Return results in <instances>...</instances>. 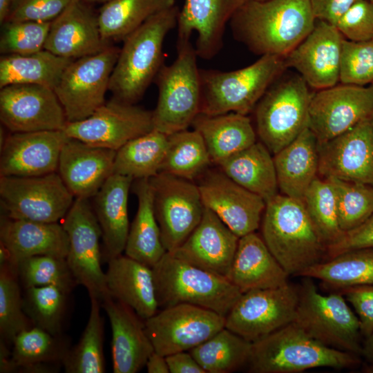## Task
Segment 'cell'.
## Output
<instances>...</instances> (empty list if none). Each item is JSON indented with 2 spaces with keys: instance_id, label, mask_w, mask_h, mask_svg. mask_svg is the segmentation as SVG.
<instances>
[{
  "instance_id": "25",
  "label": "cell",
  "mask_w": 373,
  "mask_h": 373,
  "mask_svg": "<svg viewBox=\"0 0 373 373\" xmlns=\"http://www.w3.org/2000/svg\"><path fill=\"white\" fill-rule=\"evenodd\" d=\"M109 45L102 37L97 14L89 3L75 0L51 21L44 49L76 59L96 54Z\"/></svg>"
},
{
  "instance_id": "26",
  "label": "cell",
  "mask_w": 373,
  "mask_h": 373,
  "mask_svg": "<svg viewBox=\"0 0 373 373\" xmlns=\"http://www.w3.org/2000/svg\"><path fill=\"white\" fill-rule=\"evenodd\" d=\"M115 154L69 137L61 151L57 172L75 198L90 199L113 174Z\"/></svg>"
},
{
  "instance_id": "27",
  "label": "cell",
  "mask_w": 373,
  "mask_h": 373,
  "mask_svg": "<svg viewBox=\"0 0 373 373\" xmlns=\"http://www.w3.org/2000/svg\"><path fill=\"white\" fill-rule=\"evenodd\" d=\"M112 332L111 356L114 373H137L155 351L144 320L126 304L111 296L102 301Z\"/></svg>"
},
{
  "instance_id": "14",
  "label": "cell",
  "mask_w": 373,
  "mask_h": 373,
  "mask_svg": "<svg viewBox=\"0 0 373 373\" xmlns=\"http://www.w3.org/2000/svg\"><path fill=\"white\" fill-rule=\"evenodd\" d=\"M153 205L162 243L167 252L177 249L200 222L204 205L198 184L160 172L150 178Z\"/></svg>"
},
{
  "instance_id": "48",
  "label": "cell",
  "mask_w": 373,
  "mask_h": 373,
  "mask_svg": "<svg viewBox=\"0 0 373 373\" xmlns=\"http://www.w3.org/2000/svg\"><path fill=\"white\" fill-rule=\"evenodd\" d=\"M337 197L338 220L343 232L352 230L373 214V186L329 178Z\"/></svg>"
},
{
  "instance_id": "6",
  "label": "cell",
  "mask_w": 373,
  "mask_h": 373,
  "mask_svg": "<svg viewBox=\"0 0 373 373\" xmlns=\"http://www.w3.org/2000/svg\"><path fill=\"white\" fill-rule=\"evenodd\" d=\"M152 270L159 307L186 303L226 317L242 294L227 277L191 265L169 252Z\"/></svg>"
},
{
  "instance_id": "13",
  "label": "cell",
  "mask_w": 373,
  "mask_h": 373,
  "mask_svg": "<svg viewBox=\"0 0 373 373\" xmlns=\"http://www.w3.org/2000/svg\"><path fill=\"white\" fill-rule=\"evenodd\" d=\"M298 287L284 286L242 293L225 317V327L251 343L293 323Z\"/></svg>"
},
{
  "instance_id": "58",
  "label": "cell",
  "mask_w": 373,
  "mask_h": 373,
  "mask_svg": "<svg viewBox=\"0 0 373 373\" xmlns=\"http://www.w3.org/2000/svg\"><path fill=\"white\" fill-rule=\"evenodd\" d=\"M364 338L362 343L361 355L363 356L367 363L373 368V332Z\"/></svg>"
},
{
  "instance_id": "57",
  "label": "cell",
  "mask_w": 373,
  "mask_h": 373,
  "mask_svg": "<svg viewBox=\"0 0 373 373\" xmlns=\"http://www.w3.org/2000/svg\"><path fill=\"white\" fill-rule=\"evenodd\" d=\"M146 367L148 373H169L166 356L154 351L149 357Z\"/></svg>"
},
{
  "instance_id": "22",
  "label": "cell",
  "mask_w": 373,
  "mask_h": 373,
  "mask_svg": "<svg viewBox=\"0 0 373 373\" xmlns=\"http://www.w3.org/2000/svg\"><path fill=\"white\" fill-rule=\"evenodd\" d=\"M68 138L63 130L10 133L0 149V176L57 172L61 151Z\"/></svg>"
},
{
  "instance_id": "4",
  "label": "cell",
  "mask_w": 373,
  "mask_h": 373,
  "mask_svg": "<svg viewBox=\"0 0 373 373\" xmlns=\"http://www.w3.org/2000/svg\"><path fill=\"white\" fill-rule=\"evenodd\" d=\"M359 363L358 355L321 343L293 322L252 343L247 365L252 373H299L350 368Z\"/></svg>"
},
{
  "instance_id": "53",
  "label": "cell",
  "mask_w": 373,
  "mask_h": 373,
  "mask_svg": "<svg viewBox=\"0 0 373 373\" xmlns=\"http://www.w3.org/2000/svg\"><path fill=\"white\" fill-rule=\"evenodd\" d=\"M354 307L365 338L373 332V284L351 287L340 290Z\"/></svg>"
},
{
  "instance_id": "31",
  "label": "cell",
  "mask_w": 373,
  "mask_h": 373,
  "mask_svg": "<svg viewBox=\"0 0 373 373\" xmlns=\"http://www.w3.org/2000/svg\"><path fill=\"white\" fill-rule=\"evenodd\" d=\"M105 277L110 296L130 307L143 320L158 312L152 268L121 254L108 261Z\"/></svg>"
},
{
  "instance_id": "62",
  "label": "cell",
  "mask_w": 373,
  "mask_h": 373,
  "mask_svg": "<svg viewBox=\"0 0 373 373\" xmlns=\"http://www.w3.org/2000/svg\"><path fill=\"white\" fill-rule=\"evenodd\" d=\"M373 5V0H368Z\"/></svg>"
},
{
  "instance_id": "54",
  "label": "cell",
  "mask_w": 373,
  "mask_h": 373,
  "mask_svg": "<svg viewBox=\"0 0 373 373\" xmlns=\"http://www.w3.org/2000/svg\"><path fill=\"white\" fill-rule=\"evenodd\" d=\"M373 248V214L358 227L344 232L341 238L327 247L326 255L332 258L345 251Z\"/></svg>"
},
{
  "instance_id": "7",
  "label": "cell",
  "mask_w": 373,
  "mask_h": 373,
  "mask_svg": "<svg viewBox=\"0 0 373 373\" xmlns=\"http://www.w3.org/2000/svg\"><path fill=\"white\" fill-rule=\"evenodd\" d=\"M195 47L177 42V57L164 64L155 78L158 97L153 114V129L166 135L188 129L200 113L201 83Z\"/></svg>"
},
{
  "instance_id": "44",
  "label": "cell",
  "mask_w": 373,
  "mask_h": 373,
  "mask_svg": "<svg viewBox=\"0 0 373 373\" xmlns=\"http://www.w3.org/2000/svg\"><path fill=\"white\" fill-rule=\"evenodd\" d=\"M303 201L327 249L344 233L339 224L337 197L333 184L328 179L317 178L307 189Z\"/></svg>"
},
{
  "instance_id": "19",
  "label": "cell",
  "mask_w": 373,
  "mask_h": 373,
  "mask_svg": "<svg viewBox=\"0 0 373 373\" xmlns=\"http://www.w3.org/2000/svg\"><path fill=\"white\" fill-rule=\"evenodd\" d=\"M198 186L204 207L239 238L259 228L266 202L235 182L220 169H207L200 176Z\"/></svg>"
},
{
  "instance_id": "8",
  "label": "cell",
  "mask_w": 373,
  "mask_h": 373,
  "mask_svg": "<svg viewBox=\"0 0 373 373\" xmlns=\"http://www.w3.org/2000/svg\"><path fill=\"white\" fill-rule=\"evenodd\" d=\"M298 290L294 323L324 345L361 355L360 322L343 294H323L307 277Z\"/></svg>"
},
{
  "instance_id": "21",
  "label": "cell",
  "mask_w": 373,
  "mask_h": 373,
  "mask_svg": "<svg viewBox=\"0 0 373 373\" xmlns=\"http://www.w3.org/2000/svg\"><path fill=\"white\" fill-rule=\"evenodd\" d=\"M344 39L336 26L316 20L309 34L285 57L287 68L296 69L318 90L336 85Z\"/></svg>"
},
{
  "instance_id": "45",
  "label": "cell",
  "mask_w": 373,
  "mask_h": 373,
  "mask_svg": "<svg viewBox=\"0 0 373 373\" xmlns=\"http://www.w3.org/2000/svg\"><path fill=\"white\" fill-rule=\"evenodd\" d=\"M23 309L34 326L61 335L69 294L54 285L25 289Z\"/></svg>"
},
{
  "instance_id": "52",
  "label": "cell",
  "mask_w": 373,
  "mask_h": 373,
  "mask_svg": "<svg viewBox=\"0 0 373 373\" xmlns=\"http://www.w3.org/2000/svg\"><path fill=\"white\" fill-rule=\"evenodd\" d=\"M75 0H12L6 21L51 22Z\"/></svg>"
},
{
  "instance_id": "3",
  "label": "cell",
  "mask_w": 373,
  "mask_h": 373,
  "mask_svg": "<svg viewBox=\"0 0 373 373\" xmlns=\"http://www.w3.org/2000/svg\"><path fill=\"white\" fill-rule=\"evenodd\" d=\"M261 230L267 247L289 276H300L326 254L303 200L278 193L267 200Z\"/></svg>"
},
{
  "instance_id": "28",
  "label": "cell",
  "mask_w": 373,
  "mask_h": 373,
  "mask_svg": "<svg viewBox=\"0 0 373 373\" xmlns=\"http://www.w3.org/2000/svg\"><path fill=\"white\" fill-rule=\"evenodd\" d=\"M289 276L261 236L252 232L239 238L227 278L242 294L284 286Z\"/></svg>"
},
{
  "instance_id": "30",
  "label": "cell",
  "mask_w": 373,
  "mask_h": 373,
  "mask_svg": "<svg viewBox=\"0 0 373 373\" xmlns=\"http://www.w3.org/2000/svg\"><path fill=\"white\" fill-rule=\"evenodd\" d=\"M133 181L129 177L113 173L93 197L92 207L101 229L103 255L107 262L125 249L130 228L128 199Z\"/></svg>"
},
{
  "instance_id": "37",
  "label": "cell",
  "mask_w": 373,
  "mask_h": 373,
  "mask_svg": "<svg viewBox=\"0 0 373 373\" xmlns=\"http://www.w3.org/2000/svg\"><path fill=\"white\" fill-rule=\"evenodd\" d=\"M73 60L45 49L26 55H3L0 59V88L11 84H36L54 90Z\"/></svg>"
},
{
  "instance_id": "2",
  "label": "cell",
  "mask_w": 373,
  "mask_h": 373,
  "mask_svg": "<svg viewBox=\"0 0 373 373\" xmlns=\"http://www.w3.org/2000/svg\"><path fill=\"white\" fill-rule=\"evenodd\" d=\"M179 12L174 6L157 12L123 40L109 82L113 97L133 104L141 99L164 64V40Z\"/></svg>"
},
{
  "instance_id": "34",
  "label": "cell",
  "mask_w": 373,
  "mask_h": 373,
  "mask_svg": "<svg viewBox=\"0 0 373 373\" xmlns=\"http://www.w3.org/2000/svg\"><path fill=\"white\" fill-rule=\"evenodd\" d=\"M133 191L137 198L138 207L130 224L124 254L153 268L167 251L155 214L150 179L135 180Z\"/></svg>"
},
{
  "instance_id": "51",
  "label": "cell",
  "mask_w": 373,
  "mask_h": 373,
  "mask_svg": "<svg viewBox=\"0 0 373 373\" xmlns=\"http://www.w3.org/2000/svg\"><path fill=\"white\" fill-rule=\"evenodd\" d=\"M336 27L350 41L373 39V5L368 0H357L338 20Z\"/></svg>"
},
{
  "instance_id": "61",
  "label": "cell",
  "mask_w": 373,
  "mask_h": 373,
  "mask_svg": "<svg viewBox=\"0 0 373 373\" xmlns=\"http://www.w3.org/2000/svg\"><path fill=\"white\" fill-rule=\"evenodd\" d=\"M88 3H104L110 0H82Z\"/></svg>"
},
{
  "instance_id": "42",
  "label": "cell",
  "mask_w": 373,
  "mask_h": 373,
  "mask_svg": "<svg viewBox=\"0 0 373 373\" xmlns=\"http://www.w3.org/2000/svg\"><path fill=\"white\" fill-rule=\"evenodd\" d=\"M211 163L201 135L194 129H186L168 135L160 172L193 181L200 177Z\"/></svg>"
},
{
  "instance_id": "11",
  "label": "cell",
  "mask_w": 373,
  "mask_h": 373,
  "mask_svg": "<svg viewBox=\"0 0 373 373\" xmlns=\"http://www.w3.org/2000/svg\"><path fill=\"white\" fill-rule=\"evenodd\" d=\"M119 50L109 45L96 54L74 59L66 68L54 91L68 122L87 118L105 103Z\"/></svg>"
},
{
  "instance_id": "43",
  "label": "cell",
  "mask_w": 373,
  "mask_h": 373,
  "mask_svg": "<svg viewBox=\"0 0 373 373\" xmlns=\"http://www.w3.org/2000/svg\"><path fill=\"white\" fill-rule=\"evenodd\" d=\"M89 318L82 335L69 349L62 365L67 373H104V319L100 313V301L90 298Z\"/></svg>"
},
{
  "instance_id": "49",
  "label": "cell",
  "mask_w": 373,
  "mask_h": 373,
  "mask_svg": "<svg viewBox=\"0 0 373 373\" xmlns=\"http://www.w3.org/2000/svg\"><path fill=\"white\" fill-rule=\"evenodd\" d=\"M51 22L6 21L1 23L0 52L26 55L44 48Z\"/></svg>"
},
{
  "instance_id": "40",
  "label": "cell",
  "mask_w": 373,
  "mask_h": 373,
  "mask_svg": "<svg viewBox=\"0 0 373 373\" xmlns=\"http://www.w3.org/2000/svg\"><path fill=\"white\" fill-rule=\"evenodd\" d=\"M167 143L168 135L155 129L129 141L116 151L113 173L133 180L155 176L161 171Z\"/></svg>"
},
{
  "instance_id": "12",
  "label": "cell",
  "mask_w": 373,
  "mask_h": 373,
  "mask_svg": "<svg viewBox=\"0 0 373 373\" xmlns=\"http://www.w3.org/2000/svg\"><path fill=\"white\" fill-rule=\"evenodd\" d=\"M62 225L68 237L66 258L76 283L87 289L90 298L103 301L111 296L101 265V229L89 199L75 198Z\"/></svg>"
},
{
  "instance_id": "39",
  "label": "cell",
  "mask_w": 373,
  "mask_h": 373,
  "mask_svg": "<svg viewBox=\"0 0 373 373\" xmlns=\"http://www.w3.org/2000/svg\"><path fill=\"white\" fill-rule=\"evenodd\" d=\"M175 6V0H110L101 7L97 16L104 41L124 40L146 20Z\"/></svg>"
},
{
  "instance_id": "17",
  "label": "cell",
  "mask_w": 373,
  "mask_h": 373,
  "mask_svg": "<svg viewBox=\"0 0 373 373\" xmlns=\"http://www.w3.org/2000/svg\"><path fill=\"white\" fill-rule=\"evenodd\" d=\"M372 117V86L336 84L312 94L308 128L322 144Z\"/></svg>"
},
{
  "instance_id": "20",
  "label": "cell",
  "mask_w": 373,
  "mask_h": 373,
  "mask_svg": "<svg viewBox=\"0 0 373 373\" xmlns=\"http://www.w3.org/2000/svg\"><path fill=\"white\" fill-rule=\"evenodd\" d=\"M318 174L373 186V117L318 144Z\"/></svg>"
},
{
  "instance_id": "15",
  "label": "cell",
  "mask_w": 373,
  "mask_h": 373,
  "mask_svg": "<svg viewBox=\"0 0 373 373\" xmlns=\"http://www.w3.org/2000/svg\"><path fill=\"white\" fill-rule=\"evenodd\" d=\"M154 350L164 356L189 351L225 327V317L186 303L162 308L144 320Z\"/></svg>"
},
{
  "instance_id": "47",
  "label": "cell",
  "mask_w": 373,
  "mask_h": 373,
  "mask_svg": "<svg viewBox=\"0 0 373 373\" xmlns=\"http://www.w3.org/2000/svg\"><path fill=\"white\" fill-rule=\"evenodd\" d=\"M15 266L24 289L54 285L70 294L77 285L66 258L34 256L18 260Z\"/></svg>"
},
{
  "instance_id": "41",
  "label": "cell",
  "mask_w": 373,
  "mask_h": 373,
  "mask_svg": "<svg viewBox=\"0 0 373 373\" xmlns=\"http://www.w3.org/2000/svg\"><path fill=\"white\" fill-rule=\"evenodd\" d=\"M252 343L225 327L189 352L206 373H229L247 365Z\"/></svg>"
},
{
  "instance_id": "35",
  "label": "cell",
  "mask_w": 373,
  "mask_h": 373,
  "mask_svg": "<svg viewBox=\"0 0 373 373\" xmlns=\"http://www.w3.org/2000/svg\"><path fill=\"white\" fill-rule=\"evenodd\" d=\"M9 361L1 372L23 370L24 372H52V365L61 364L69 343L61 335H53L38 327L18 334L12 343Z\"/></svg>"
},
{
  "instance_id": "38",
  "label": "cell",
  "mask_w": 373,
  "mask_h": 373,
  "mask_svg": "<svg viewBox=\"0 0 373 373\" xmlns=\"http://www.w3.org/2000/svg\"><path fill=\"white\" fill-rule=\"evenodd\" d=\"M300 276L319 280L338 291L373 284V248L345 251L309 267Z\"/></svg>"
},
{
  "instance_id": "29",
  "label": "cell",
  "mask_w": 373,
  "mask_h": 373,
  "mask_svg": "<svg viewBox=\"0 0 373 373\" xmlns=\"http://www.w3.org/2000/svg\"><path fill=\"white\" fill-rule=\"evenodd\" d=\"M0 243L14 265L23 258L41 255L66 258L68 237L62 224L13 219L1 215Z\"/></svg>"
},
{
  "instance_id": "5",
  "label": "cell",
  "mask_w": 373,
  "mask_h": 373,
  "mask_svg": "<svg viewBox=\"0 0 373 373\" xmlns=\"http://www.w3.org/2000/svg\"><path fill=\"white\" fill-rule=\"evenodd\" d=\"M285 68V57L272 55L260 56L253 64L231 71L200 68V113L247 115Z\"/></svg>"
},
{
  "instance_id": "59",
  "label": "cell",
  "mask_w": 373,
  "mask_h": 373,
  "mask_svg": "<svg viewBox=\"0 0 373 373\" xmlns=\"http://www.w3.org/2000/svg\"><path fill=\"white\" fill-rule=\"evenodd\" d=\"M12 0H0V23L5 21Z\"/></svg>"
},
{
  "instance_id": "63",
  "label": "cell",
  "mask_w": 373,
  "mask_h": 373,
  "mask_svg": "<svg viewBox=\"0 0 373 373\" xmlns=\"http://www.w3.org/2000/svg\"><path fill=\"white\" fill-rule=\"evenodd\" d=\"M370 85L373 86V82Z\"/></svg>"
},
{
  "instance_id": "55",
  "label": "cell",
  "mask_w": 373,
  "mask_h": 373,
  "mask_svg": "<svg viewBox=\"0 0 373 373\" xmlns=\"http://www.w3.org/2000/svg\"><path fill=\"white\" fill-rule=\"evenodd\" d=\"M357 0H309L316 20L336 26L341 17Z\"/></svg>"
},
{
  "instance_id": "56",
  "label": "cell",
  "mask_w": 373,
  "mask_h": 373,
  "mask_svg": "<svg viewBox=\"0 0 373 373\" xmlns=\"http://www.w3.org/2000/svg\"><path fill=\"white\" fill-rule=\"evenodd\" d=\"M166 360L170 373H206L189 352L171 354Z\"/></svg>"
},
{
  "instance_id": "36",
  "label": "cell",
  "mask_w": 373,
  "mask_h": 373,
  "mask_svg": "<svg viewBox=\"0 0 373 373\" xmlns=\"http://www.w3.org/2000/svg\"><path fill=\"white\" fill-rule=\"evenodd\" d=\"M217 166L235 182L258 195L265 202L278 193L274 157L261 142H255Z\"/></svg>"
},
{
  "instance_id": "32",
  "label": "cell",
  "mask_w": 373,
  "mask_h": 373,
  "mask_svg": "<svg viewBox=\"0 0 373 373\" xmlns=\"http://www.w3.org/2000/svg\"><path fill=\"white\" fill-rule=\"evenodd\" d=\"M274 161L282 194L303 200L318 174V142L314 133L305 129L274 155Z\"/></svg>"
},
{
  "instance_id": "50",
  "label": "cell",
  "mask_w": 373,
  "mask_h": 373,
  "mask_svg": "<svg viewBox=\"0 0 373 373\" xmlns=\"http://www.w3.org/2000/svg\"><path fill=\"white\" fill-rule=\"evenodd\" d=\"M340 82L363 86L373 82V39L361 41L343 39Z\"/></svg>"
},
{
  "instance_id": "10",
  "label": "cell",
  "mask_w": 373,
  "mask_h": 373,
  "mask_svg": "<svg viewBox=\"0 0 373 373\" xmlns=\"http://www.w3.org/2000/svg\"><path fill=\"white\" fill-rule=\"evenodd\" d=\"M75 197L57 172L32 177L0 176L3 215L13 219L58 222Z\"/></svg>"
},
{
  "instance_id": "23",
  "label": "cell",
  "mask_w": 373,
  "mask_h": 373,
  "mask_svg": "<svg viewBox=\"0 0 373 373\" xmlns=\"http://www.w3.org/2000/svg\"><path fill=\"white\" fill-rule=\"evenodd\" d=\"M239 237L209 208L174 256L199 268L227 278Z\"/></svg>"
},
{
  "instance_id": "16",
  "label": "cell",
  "mask_w": 373,
  "mask_h": 373,
  "mask_svg": "<svg viewBox=\"0 0 373 373\" xmlns=\"http://www.w3.org/2000/svg\"><path fill=\"white\" fill-rule=\"evenodd\" d=\"M152 130V111L114 97L87 118L67 122L63 129L68 137L115 151Z\"/></svg>"
},
{
  "instance_id": "60",
  "label": "cell",
  "mask_w": 373,
  "mask_h": 373,
  "mask_svg": "<svg viewBox=\"0 0 373 373\" xmlns=\"http://www.w3.org/2000/svg\"><path fill=\"white\" fill-rule=\"evenodd\" d=\"M6 137H7V135H5V131L1 125V128H0V148L3 146Z\"/></svg>"
},
{
  "instance_id": "46",
  "label": "cell",
  "mask_w": 373,
  "mask_h": 373,
  "mask_svg": "<svg viewBox=\"0 0 373 373\" xmlns=\"http://www.w3.org/2000/svg\"><path fill=\"white\" fill-rule=\"evenodd\" d=\"M19 281L15 265H0V335L8 345L18 334L34 326L24 312Z\"/></svg>"
},
{
  "instance_id": "24",
  "label": "cell",
  "mask_w": 373,
  "mask_h": 373,
  "mask_svg": "<svg viewBox=\"0 0 373 373\" xmlns=\"http://www.w3.org/2000/svg\"><path fill=\"white\" fill-rule=\"evenodd\" d=\"M248 0H184L178 18L177 42L197 34L198 57L213 58L222 49L225 28L236 11Z\"/></svg>"
},
{
  "instance_id": "33",
  "label": "cell",
  "mask_w": 373,
  "mask_h": 373,
  "mask_svg": "<svg viewBox=\"0 0 373 373\" xmlns=\"http://www.w3.org/2000/svg\"><path fill=\"white\" fill-rule=\"evenodd\" d=\"M191 126L201 135L211 161L216 165L257 142L256 132L245 115L199 113Z\"/></svg>"
},
{
  "instance_id": "1",
  "label": "cell",
  "mask_w": 373,
  "mask_h": 373,
  "mask_svg": "<svg viewBox=\"0 0 373 373\" xmlns=\"http://www.w3.org/2000/svg\"><path fill=\"white\" fill-rule=\"evenodd\" d=\"M309 0H248L229 24L233 37L253 53L286 57L316 23Z\"/></svg>"
},
{
  "instance_id": "18",
  "label": "cell",
  "mask_w": 373,
  "mask_h": 373,
  "mask_svg": "<svg viewBox=\"0 0 373 373\" xmlns=\"http://www.w3.org/2000/svg\"><path fill=\"white\" fill-rule=\"evenodd\" d=\"M0 120L10 133L63 130L68 122L54 90L36 84L1 88Z\"/></svg>"
},
{
  "instance_id": "9",
  "label": "cell",
  "mask_w": 373,
  "mask_h": 373,
  "mask_svg": "<svg viewBox=\"0 0 373 373\" xmlns=\"http://www.w3.org/2000/svg\"><path fill=\"white\" fill-rule=\"evenodd\" d=\"M277 80L254 108L256 134L274 155L308 128L312 96L300 75Z\"/></svg>"
}]
</instances>
